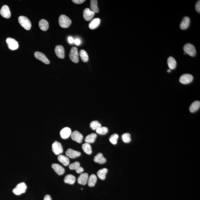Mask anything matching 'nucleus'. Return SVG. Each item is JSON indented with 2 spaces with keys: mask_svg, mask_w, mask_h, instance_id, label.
Here are the masks:
<instances>
[{
  "mask_svg": "<svg viewBox=\"0 0 200 200\" xmlns=\"http://www.w3.org/2000/svg\"><path fill=\"white\" fill-rule=\"evenodd\" d=\"M171 69H168V70H167V72H168L169 73L170 72H171Z\"/></svg>",
  "mask_w": 200,
  "mask_h": 200,
  "instance_id": "79ce46f5",
  "label": "nucleus"
},
{
  "mask_svg": "<svg viewBox=\"0 0 200 200\" xmlns=\"http://www.w3.org/2000/svg\"><path fill=\"white\" fill-rule=\"evenodd\" d=\"M79 55L81 59L83 62H86L88 61L89 57L88 54L84 50H81L79 52Z\"/></svg>",
  "mask_w": 200,
  "mask_h": 200,
  "instance_id": "2f4dec72",
  "label": "nucleus"
},
{
  "mask_svg": "<svg viewBox=\"0 0 200 200\" xmlns=\"http://www.w3.org/2000/svg\"><path fill=\"white\" fill-rule=\"evenodd\" d=\"M72 1L76 4H81L84 2L85 0H73Z\"/></svg>",
  "mask_w": 200,
  "mask_h": 200,
  "instance_id": "4c0bfd02",
  "label": "nucleus"
},
{
  "mask_svg": "<svg viewBox=\"0 0 200 200\" xmlns=\"http://www.w3.org/2000/svg\"><path fill=\"white\" fill-rule=\"evenodd\" d=\"M6 43L9 49L11 50L14 51L17 49L19 47V44L16 40L11 38H8L6 40Z\"/></svg>",
  "mask_w": 200,
  "mask_h": 200,
  "instance_id": "0eeeda50",
  "label": "nucleus"
},
{
  "mask_svg": "<svg viewBox=\"0 0 200 200\" xmlns=\"http://www.w3.org/2000/svg\"><path fill=\"white\" fill-rule=\"evenodd\" d=\"M119 138V135L115 133L111 135L109 138V141L113 145H116L117 143V140Z\"/></svg>",
  "mask_w": 200,
  "mask_h": 200,
  "instance_id": "c9c22d12",
  "label": "nucleus"
},
{
  "mask_svg": "<svg viewBox=\"0 0 200 200\" xmlns=\"http://www.w3.org/2000/svg\"><path fill=\"white\" fill-rule=\"evenodd\" d=\"M108 170L106 168H103L97 172V175L98 177L102 180H105L106 176Z\"/></svg>",
  "mask_w": 200,
  "mask_h": 200,
  "instance_id": "c85d7f7f",
  "label": "nucleus"
},
{
  "mask_svg": "<svg viewBox=\"0 0 200 200\" xmlns=\"http://www.w3.org/2000/svg\"><path fill=\"white\" fill-rule=\"evenodd\" d=\"M96 132L97 133L101 135H104L106 134L108 132V129L106 127H100L98 129H96Z\"/></svg>",
  "mask_w": 200,
  "mask_h": 200,
  "instance_id": "f704fd0d",
  "label": "nucleus"
},
{
  "mask_svg": "<svg viewBox=\"0 0 200 200\" xmlns=\"http://www.w3.org/2000/svg\"><path fill=\"white\" fill-rule=\"evenodd\" d=\"M52 149L53 153L56 155H60L63 152L62 144L57 141H55L52 144Z\"/></svg>",
  "mask_w": 200,
  "mask_h": 200,
  "instance_id": "423d86ee",
  "label": "nucleus"
},
{
  "mask_svg": "<svg viewBox=\"0 0 200 200\" xmlns=\"http://www.w3.org/2000/svg\"><path fill=\"white\" fill-rule=\"evenodd\" d=\"M68 40L70 44H73L74 42V39L72 37H69L68 38Z\"/></svg>",
  "mask_w": 200,
  "mask_h": 200,
  "instance_id": "a19ab883",
  "label": "nucleus"
},
{
  "mask_svg": "<svg viewBox=\"0 0 200 200\" xmlns=\"http://www.w3.org/2000/svg\"><path fill=\"white\" fill-rule=\"evenodd\" d=\"M88 174L87 173H83L80 175L78 179V184L84 185H86L88 181Z\"/></svg>",
  "mask_w": 200,
  "mask_h": 200,
  "instance_id": "a211bd4d",
  "label": "nucleus"
},
{
  "mask_svg": "<svg viewBox=\"0 0 200 200\" xmlns=\"http://www.w3.org/2000/svg\"><path fill=\"white\" fill-rule=\"evenodd\" d=\"M100 20L98 18H95L91 21L89 24V27L90 29L93 30L98 27L100 24Z\"/></svg>",
  "mask_w": 200,
  "mask_h": 200,
  "instance_id": "412c9836",
  "label": "nucleus"
},
{
  "mask_svg": "<svg viewBox=\"0 0 200 200\" xmlns=\"http://www.w3.org/2000/svg\"><path fill=\"white\" fill-rule=\"evenodd\" d=\"M96 137L97 134L96 133H91V134L87 136L85 139V141L87 143H93L95 142Z\"/></svg>",
  "mask_w": 200,
  "mask_h": 200,
  "instance_id": "bb28decb",
  "label": "nucleus"
},
{
  "mask_svg": "<svg viewBox=\"0 0 200 200\" xmlns=\"http://www.w3.org/2000/svg\"><path fill=\"white\" fill-rule=\"evenodd\" d=\"M55 53L57 57L60 59H63L65 57V50L62 45H57L55 49Z\"/></svg>",
  "mask_w": 200,
  "mask_h": 200,
  "instance_id": "9b49d317",
  "label": "nucleus"
},
{
  "mask_svg": "<svg viewBox=\"0 0 200 200\" xmlns=\"http://www.w3.org/2000/svg\"><path fill=\"white\" fill-rule=\"evenodd\" d=\"M0 14L3 18L8 19L11 16L10 8L7 5H4L1 8L0 10Z\"/></svg>",
  "mask_w": 200,
  "mask_h": 200,
  "instance_id": "1a4fd4ad",
  "label": "nucleus"
},
{
  "mask_svg": "<svg viewBox=\"0 0 200 200\" xmlns=\"http://www.w3.org/2000/svg\"><path fill=\"white\" fill-rule=\"evenodd\" d=\"M44 200H52V199L50 196L49 195H47L44 197Z\"/></svg>",
  "mask_w": 200,
  "mask_h": 200,
  "instance_id": "ea45409f",
  "label": "nucleus"
},
{
  "mask_svg": "<svg viewBox=\"0 0 200 200\" xmlns=\"http://www.w3.org/2000/svg\"><path fill=\"white\" fill-rule=\"evenodd\" d=\"M34 56L37 59L44 63L46 64H49L50 63L49 60L44 53L40 52H36L34 53Z\"/></svg>",
  "mask_w": 200,
  "mask_h": 200,
  "instance_id": "9d476101",
  "label": "nucleus"
},
{
  "mask_svg": "<svg viewBox=\"0 0 200 200\" xmlns=\"http://www.w3.org/2000/svg\"><path fill=\"white\" fill-rule=\"evenodd\" d=\"M190 20L188 16H185L183 18L180 25V28L182 30H185L189 27L190 24Z\"/></svg>",
  "mask_w": 200,
  "mask_h": 200,
  "instance_id": "6ab92c4d",
  "label": "nucleus"
},
{
  "mask_svg": "<svg viewBox=\"0 0 200 200\" xmlns=\"http://www.w3.org/2000/svg\"><path fill=\"white\" fill-rule=\"evenodd\" d=\"M184 51L185 53L189 55L191 57H194L196 54L195 47L192 44L188 43L184 46Z\"/></svg>",
  "mask_w": 200,
  "mask_h": 200,
  "instance_id": "39448f33",
  "label": "nucleus"
},
{
  "mask_svg": "<svg viewBox=\"0 0 200 200\" xmlns=\"http://www.w3.org/2000/svg\"><path fill=\"white\" fill-rule=\"evenodd\" d=\"M52 167L55 172L59 175H61L65 173L64 168L59 164L53 163L52 165Z\"/></svg>",
  "mask_w": 200,
  "mask_h": 200,
  "instance_id": "f3484780",
  "label": "nucleus"
},
{
  "mask_svg": "<svg viewBox=\"0 0 200 200\" xmlns=\"http://www.w3.org/2000/svg\"><path fill=\"white\" fill-rule=\"evenodd\" d=\"M27 189V186L24 182L19 183L13 189V192L16 195H19L25 193Z\"/></svg>",
  "mask_w": 200,
  "mask_h": 200,
  "instance_id": "7ed1b4c3",
  "label": "nucleus"
},
{
  "mask_svg": "<svg viewBox=\"0 0 200 200\" xmlns=\"http://www.w3.org/2000/svg\"><path fill=\"white\" fill-rule=\"evenodd\" d=\"M66 155L67 156L71 158H75L80 156L81 153L79 152L75 151L72 149H68L66 152Z\"/></svg>",
  "mask_w": 200,
  "mask_h": 200,
  "instance_id": "2eb2a0df",
  "label": "nucleus"
},
{
  "mask_svg": "<svg viewBox=\"0 0 200 200\" xmlns=\"http://www.w3.org/2000/svg\"><path fill=\"white\" fill-rule=\"evenodd\" d=\"M69 168L71 170H75L77 173H81L84 171V169L80 166V164L78 162H75L72 163L69 166Z\"/></svg>",
  "mask_w": 200,
  "mask_h": 200,
  "instance_id": "ddd939ff",
  "label": "nucleus"
},
{
  "mask_svg": "<svg viewBox=\"0 0 200 200\" xmlns=\"http://www.w3.org/2000/svg\"><path fill=\"white\" fill-rule=\"evenodd\" d=\"M57 159L60 162L62 163L63 165L65 166L68 165L70 162L69 158L64 155H59L58 156Z\"/></svg>",
  "mask_w": 200,
  "mask_h": 200,
  "instance_id": "a878e982",
  "label": "nucleus"
},
{
  "mask_svg": "<svg viewBox=\"0 0 200 200\" xmlns=\"http://www.w3.org/2000/svg\"><path fill=\"white\" fill-rule=\"evenodd\" d=\"M18 21L20 25L25 29L29 30L31 29L32 26L31 22L27 17L22 16H19L18 18Z\"/></svg>",
  "mask_w": 200,
  "mask_h": 200,
  "instance_id": "f03ea898",
  "label": "nucleus"
},
{
  "mask_svg": "<svg viewBox=\"0 0 200 200\" xmlns=\"http://www.w3.org/2000/svg\"><path fill=\"white\" fill-rule=\"evenodd\" d=\"M72 133L71 130L70 128L65 127L62 129L60 132V135L61 138L66 139L69 138Z\"/></svg>",
  "mask_w": 200,
  "mask_h": 200,
  "instance_id": "dca6fc26",
  "label": "nucleus"
},
{
  "mask_svg": "<svg viewBox=\"0 0 200 200\" xmlns=\"http://www.w3.org/2000/svg\"><path fill=\"white\" fill-rule=\"evenodd\" d=\"M167 62H168V66L170 69L173 70L175 68L177 63H176L175 59L173 57H169L167 60Z\"/></svg>",
  "mask_w": 200,
  "mask_h": 200,
  "instance_id": "5701e85b",
  "label": "nucleus"
},
{
  "mask_svg": "<svg viewBox=\"0 0 200 200\" xmlns=\"http://www.w3.org/2000/svg\"><path fill=\"white\" fill-rule=\"evenodd\" d=\"M74 43L77 45L79 46L81 44V42L80 40L79 39H76L74 40Z\"/></svg>",
  "mask_w": 200,
  "mask_h": 200,
  "instance_id": "58836bf2",
  "label": "nucleus"
},
{
  "mask_svg": "<svg viewBox=\"0 0 200 200\" xmlns=\"http://www.w3.org/2000/svg\"><path fill=\"white\" fill-rule=\"evenodd\" d=\"M76 177L72 175L69 174L65 176L64 181L66 184L73 185L75 182Z\"/></svg>",
  "mask_w": 200,
  "mask_h": 200,
  "instance_id": "b1692460",
  "label": "nucleus"
},
{
  "mask_svg": "<svg viewBox=\"0 0 200 200\" xmlns=\"http://www.w3.org/2000/svg\"><path fill=\"white\" fill-rule=\"evenodd\" d=\"M195 10L196 11L199 13H200V1H197L195 5Z\"/></svg>",
  "mask_w": 200,
  "mask_h": 200,
  "instance_id": "e433bc0d",
  "label": "nucleus"
},
{
  "mask_svg": "<svg viewBox=\"0 0 200 200\" xmlns=\"http://www.w3.org/2000/svg\"><path fill=\"white\" fill-rule=\"evenodd\" d=\"M69 58L73 62L78 63L79 62V53L76 47H72L70 49L69 55Z\"/></svg>",
  "mask_w": 200,
  "mask_h": 200,
  "instance_id": "20e7f679",
  "label": "nucleus"
},
{
  "mask_svg": "<svg viewBox=\"0 0 200 200\" xmlns=\"http://www.w3.org/2000/svg\"><path fill=\"white\" fill-rule=\"evenodd\" d=\"M200 107V102L198 100L195 101L191 104L189 107V111L191 113H193L198 110Z\"/></svg>",
  "mask_w": 200,
  "mask_h": 200,
  "instance_id": "4be33fe9",
  "label": "nucleus"
},
{
  "mask_svg": "<svg viewBox=\"0 0 200 200\" xmlns=\"http://www.w3.org/2000/svg\"><path fill=\"white\" fill-rule=\"evenodd\" d=\"M39 25L40 29L43 31H46L49 28V23L45 19H42L40 20Z\"/></svg>",
  "mask_w": 200,
  "mask_h": 200,
  "instance_id": "393cba45",
  "label": "nucleus"
},
{
  "mask_svg": "<svg viewBox=\"0 0 200 200\" xmlns=\"http://www.w3.org/2000/svg\"><path fill=\"white\" fill-rule=\"evenodd\" d=\"M59 23L60 27L66 28L70 27L72 23L71 20L68 17L64 15L60 16L59 19Z\"/></svg>",
  "mask_w": 200,
  "mask_h": 200,
  "instance_id": "f257e3e1",
  "label": "nucleus"
},
{
  "mask_svg": "<svg viewBox=\"0 0 200 200\" xmlns=\"http://www.w3.org/2000/svg\"><path fill=\"white\" fill-rule=\"evenodd\" d=\"M97 180V178L96 175L95 174L91 175L89 177L88 181H87L89 186L90 187L94 186L96 184Z\"/></svg>",
  "mask_w": 200,
  "mask_h": 200,
  "instance_id": "cd10ccee",
  "label": "nucleus"
},
{
  "mask_svg": "<svg viewBox=\"0 0 200 200\" xmlns=\"http://www.w3.org/2000/svg\"><path fill=\"white\" fill-rule=\"evenodd\" d=\"M95 13L91 11L89 9L87 8L85 9L83 12V16L85 20L89 21L93 18Z\"/></svg>",
  "mask_w": 200,
  "mask_h": 200,
  "instance_id": "4468645a",
  "label": "nucleus"
},
{
  "mask_svg": "<svg viewBox=\"0 0 200 200\" xmlns=\"http://www.w3.org/2000/svg\"><path fill=\"white\" fill-rule=\"evenodd\" d=\"M193 76L190 74H185L181 76L180 78V82L183 84H188L192 81Z\"/></svg>",
  "mask_w": 200,
  "mask_h": 200,
  "instance_id": "6e6552de",
  "label": "nucleus"
},
{
  "mask_svg": "<svg viewBox=\"0 0 200 200\" xmlns=\"http://www.w3.org/2000/svg\"><path fill=\"white\" fill-rule=\"evenodd\" d=\"M83 188H81V190H83Z\"/></svg>",
  "mask_w": 200,
  "mask_h": 200,
  "instance_id": "37998d69",
  "label": "nucleus"
},
{
  "mask_svg": "<svg viewBox=\"0 0 200 200\" xmlns=\"http://www.w3.org/2000/svg\"><path fill=\"white\" fill-rule=\"evenodd\" d=\"M122 139L123 141L125 143H128L131 141L130 134L129 133H125L122 136Z\"/></svg>",
  "mask_w": 200,
  "mask_h": 200,
  "instance_id": "72a5a7b5",
  "label": "nucleus"
},
{
  "mask_svg": "<svg viewBox=\"0 0 200 200\" xmlns=\"http://www.w3.org/2000/svg\"><path fill=\"white\" fill-rule=\"evenodd\" d=\"M94 162L100 164H104L106 162V159L104 157L101 153L98 154L94 158Z\"/></svg>",
  "mask_w": 200,
  "mask_h": 200,
  "instance_id": "aec40b11",
  "label": "nucleus"
},
{
  "mask_svg": "<svg viewBox=\"0 0 200 200\" xmlns=\"http://www.w3.org/2000/svg\"><path fill=\"white\" fill-rule=\"evenodd\" d=\"M82 148L84 152L88 155L92 153L91 147L89 143H86L83 144L82 146Z\"/></svg>",
  "mask_w": 200,
  "mask_h": 200,
  "instance_id": "7c9ffc66",
  "label": "nucleus"
},
{
  "mask_svg": "<svg viewBox=\"0 0 200 200\" xmlns=\"http://www.w3.org/2000/svg\"><path fill=\"white\" fill-rule=\"evenodd\" d=\"M71 137L73 140L76 141L78 143H81L83 140V136L81 133L76 130L72 133Z\"/></svg>",
  "mask_w": 200,
  "mask_h": 200,
  "instance_id": "f8f14e48",
  "label": "nucleus"
},
{
  "mask_svg": "<svg viewBox=\"0 0 200 200\" xmlns=\"http://www.w3.org/2000/svg\"><path fill=\"white\" fill-rule=\"evenodd\" d=\"M98 1L96 0H91V1L90 6L91 10L94 13L99 12V8L98 7Z\"/></svg>",
  "mask_w": 200,
  "mask_h": 200,
  "instance_id": "c756f323",
  "label": "nucleus"
},
{
  "mask_svg": "<svg viewBox=\"0 0 200 200\" xmlns=\"http://www.w3.org/2000/svg\"><path fill=\"white\" fill-rule=\"evenodd\" d=\"M90 127L94 130H96L101 127V124L98 121H95L91 122L90 125Z\"/></svg>",
  "mask_w": 200,
  "mask_h": 200,
  "instance_id": "473e14b6",
  "label": "nucleus"
}]
</instances>
